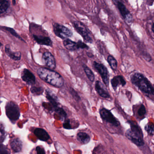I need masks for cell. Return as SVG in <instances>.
Returning <instances> with one entry per match:
<instances>
[{
  "label": "cell",
  "instance_id": "8d00e7d4",
  "mask_svg": "<svg viewBox=\"0 0 154 154\" xmlns=\"http://www.w3.org/2000/svg\"><path fill=\"white\" fill-rule=\"evenodd\" d=\"M12 2H13V4H14V5H15V4H16V1H12Z\"/></svg>",
  "mask_w": 154,
  "mask_h": 154
},
{
  "label": "cell",
  "instance_id": "484cf974",
  "mask_svg": "<svg viewBox=\"0 0 154 154\" xmlns=\"http://www.w3.org/2000/svg\"><path fill=\"white\" fill-rule=\"evenodd\" d=\"M55 112H56L58 115L60 116V117L62 118V119H66L67 117V114H66V112L61 107H59L57 108V109L55 110Z\"/></svg>",
  "mask_w": 154,
  "mask_h": 154
},
{
  "label": "cell",
  "instance_id": "d4e9b609",
  "mask_svg": "<svg viewBox=\"0 0 154 154\" xmlns=\"http://www.w3.org/2000/svg\"><path fill=\"white\" fill-rule=\"evenodd\" d=\"M44 88L41 86H32L30 88V91L33 94L36 95H40L44 92Z\"/></svg>",
  "mask_w": 154,
  "mask_h": 154
},
{
  "label": "cell",
  "instance_id": "4fadbf2b",
  "mask_svg": "<svg viewBox=\"0 0 154 154\" xmlns=\"http://www.w3.org/2000/svg\"><path fill=\"white\" fill-rule=\"evenodd\" d=\"M34 40L38 44L42 45L53 47V41L50 37L45 36L39 35H33Z\"/></svg>",
  "mask_w": 154,
  "mask_h": 154
},
{
  "label": "cell",
  "instance_id": "3957f363",
  "mask_svg": "<svg viewBox=\"0 0 154 154\" xmlns=\"http://www.w3.org/2000/svg\"><path fill=\"white\" fill-rule=\"evenodd\" d=\"M129 122L130 124L131 129L126 131V137L137 146H143L144 144L143 133L140 128L132 122Z\"/></svg>",
  "mask_w": 154,
  "mask_h": 154
},
{
  "label": "cell",
  "instance_id": "4dcf8cb0",
  "mask_svg": "<svg viewBox=\"0 0 154 154\" xmlns=\"http://www.w3.org/2000/svg\"><path fill=\"white\" fill-rule=\"evenodd\" d=\"M0 154H10L7 147L2 144L0 146Z\"/></svg>",
  "mask_w": 154,
  "mask_h": 154
},
{
  "label": "cell",
  "instance_id": "7a4b0ae2",
  "mask_svg": "<svg viewBox=\"0 0 154 154\" xmlns=\"http://www.w3.org/2000/svg\"><path fill=\"white\" fill-rule=\"evenodd\" d=\"M131 82L148 96H154V88L142 74L135 73L131 76Z\"/></svg>",
  "mask_w": 154,
  "mask_h": 154
},
{
  "label": "cell",
  "instance_id": "8992f818",
  "mask_svg": "<svg viewBox=\"0 0 154 154\" xmlns=\"http://www.w3.org/2000/svg\"><path fill=\"white\" fill-rule=\"evenodd\" d=\"M53 27L55 35L61 39L64 40L72 36L73 33L72 30L63 25L54 23L53 24Z\"/></svg>",
  "mask_w": 154,
  "mask_h": 154
},
{
  "label": "cell",
  "instance_id": "7402d4cb",
  "mask_svg": "<svg viewBox=\"0 0 154 154\" xmlns=\"http://www.w3.org/2000/svg\"><path fill=\"white\" fill-rule=\"evenodd\" d=\"M10 7V3L7 0H0V14L5 13Z\"/></svg>",
  "mask_w": 154,
  "mask_h": 154
},
{
  "label": "cell",
  "instance_id": "ffe728a7",
  "mask_svg": "<svg viewBox=\"0 0 154 154\" xmlns=\"http://www.w3.org/2000/svg\"><path fill=\"white\" fill-rule=\"evenodd\" d=\"M77 138L78 141L83 144L89 143L90 141V136L85 132H80L77 134Z\"/></svg>",
  "mask_w": 154,
  "mask_h": 154
},
{
  "label": "cell",
  "instance_id": "52a82bcc",
  "mask_svg": "<svg viewBox=\"0 0 154 154\" xmlns=\"http://www.w3.org/2000/svg\"><path fill=\"white\" fill-rule=\"evenodd\" d=\"M93 66L95 70L100 74L104 84L106 86H108L109 82V76L108 69L106 68V66L102 64L98 63L96 61L94 62Z\"/></svg>",
  "mask_w": 154,
  "mask_h": 154
},
{
  "label": "cell",
  "instance_id": "e0dca14e",
  "mask_svg": "<svg viewBox=\"0 0 154 154\" xmlns=\"http://www.w3.org/2000/svg\"><path fill=\"white\" fill-rule=\"evenodd\" d=\"M111 83L113 89L114 90H116L117 87L119 85H121L122 86H124L126 85V82L123 76L122 75H117L114 76L111 80Z\"/></svg>",
  "mask_w": 154,
  "mask_h": 154
},
{
  "label": "cell",
  "instance_id": "5b68a950",
  "mask_svg": "<svg viewBox=\"0 0 154 154\" xmlns=\"http://www.w3.org/2000/svg\"><path fill=\"white\" fill-rule=\"evenodd\" d=\"M7 116L12 122H15L19 119L20 111L18 105L13 101H10L6 106Z\"/></svg>",
  "mask_w": 154,
  "mask_h": 154
},
{
  "label": "cell",
  "instance_id": "44dd1931",
  "mask_svg": "<svg viewBox=\"0 0 154 154\" xmlns=\"http://www.w3.org/2000/svg\"><path fill=\"white\" fill-rule=\"evenodd\" d=\"M82 67L83 68L85 73L89 80L92 82H94V79H95V76H94V74L92 70L85 64L83 65Z\"/></svg>",
  "mask_w": 154,
  "mask_h": 154
},
{
  "label": "cell",
  "instance_id": "9c48e42d",
  "mask_svg": "<svg viewBox=\"0 0 154 154\" xmlns=\"http://www.w3.org/2000/svg\"><path fill=\"white\" fill-rule=\"evenodd\" d=\"M42 61L49 69L54 70L56 68V62L54 57L50 52L46 51L43 54Z\"/></svg>",
  "mask_w": 154,
  "mask_h": 154
},
{
  "label": "cell",
  "instance_id": "83f0119b",
  "mask_svg": "<svg viewBox=\"0 0 154 154\" xmlns=\"http://www.w3.org/2000/svg\"><path fill=\"white\" fill-rule=\"evenodd\" d=\"M5 129L3 124L1 123V142L2 143L5 139L6 134H5Z\"/></svg>",
  "mask_w": 154,
  "mask_h": 154
},
{
  "label": "cell",
  "instance_id": "1f68e13d",
  "mask_svg": "<svg viewBox=\"0 0 154 154\" xmlns=\"http://www.w3.org/2000/svg\"><path fill=\"white\" fill-rule=\"evenodd\" d=\"M146 108H145L144 105L142 104V105H140V107L138 111V114L140 116H143L146 114Z\"/></svg>",
  "mask_w": 154,
  "mask_h": 154
},
{
  "label": "cell",
  "instance_id": "d6a6232c",
  "mask_svg": "<svg viewBox=\"0 0 154 154\" xmlns=\"http://www.w3.org/2000/svg\"><path fill=\"white\" fill-rule=\"evenodd\" d=\"M63 127L65 129H72V126L70 124V121L69 119L66 120L63 124Z\"/></svg>",
  "mask_w": 154,
  "mask_h": 154
},
{
  "label": "cell",
  "instance_id": "cb8c5ba5",
  "mask_svg": "<svg viewBox=\"0 0 154 154\" xmlns=\"http://www.w3.org/2000/svg\"><path fill=\"white\" fill-rule=\"evenodd\" d=\"M3 29H4L5 30H7L8 32H9L11 35L17 38L18 39H20L21 41H24V42H25V40L18 35V34L17 33V32H16V30L15 29H13V28H11L10 27H2Z\"/></svg>",
  "mask_w": 154,
  "mask_h": 154
},
{
  "label": "cell",
  "instance_id": "4316f807",
  "mask_svg": "<svg viewBox=\"0 0 154 154\" xmlns=\"http://www.w3.org/2000/svg\"><path fill=\"white\" fill-rule=\"evenodd\" d=\"M69 91H70V94L72 96L73 98L77 101H79L81 100V97L79 96L78 94L77 93V92L73 89V88H70V90H69Z\"/></svg>",
  "mask_w": 154,
  "mask_h": 154
},
{
  "label": "cell",
  "instance_id": "f546056e",
  "mask_svg": "<svg viewBox=\"0 0 154 154\" xmlns=\"http://www.w3.org/2000/svg\"><path fill=\"white\" fill-rule=\"evenodd\" d=\"M154 125L153 124H148L145 127L146 130L150 135H153L154 132Z\"/></svg>",
  "mask_w": 154,
  "mask_h": 154
},
{
  "label": "cell",
  "instance_id": "5bb4252c",
  "mask_svg": "<svg viewBox=\"0 0 154 154\" xmlns=\"http://www.w3.org/2000/svg\"><path fill=\"white\" fill-rule=\"evenodd\" d=\"M95 89L101 97L103 98H109L110 97L107 89L100 81H97L95 82Z\"/></svg>",
  "mask_w": 154,
  "mask_h": 154
},
{
  "label": "cell",
  "instance_id": "f1b7e54d",
  "mask_svg": "<svg viewBox=\"0 0 154 154\" xmlns=\"http://www.w3.org/2000/svg\"><path fill=\"white\" fill-rule=\"evenodd\" d=\"M78 49H89V47L87 45L84 43L81 40H79L77 42Z\"/></svg>",
  "mask_w": 154,
  "mask_h": 154
},
{
  "label": "cell",
  "instance_id": "603a6c76",
  "mask_svg": "<svg viewBox=\"0 0 154 154\" xmlns=\"http://www.w3.org/2000/svg\"><path fill=\"white\" fill-rule=\"evenodd\" d=\"M107 61L111 68L114 71H116L118 67V63L115 58L112 56L109 55L107 58Z\"/></svg>",
  "mask_w": 154,
  "mask_h": 154
},
{
  "label": "cell",
  "instance_id": "2e32d148",
  "mask_svg": "<svg viewBox=\"0 0 154 154\" xmlns=\"http://www.w3.org/2000/svg\"><path fill=\"white\" fill-rule=\"evenodd\" d=\"M34 134L38 138L42 141H46L50 138V136L45 130L41 128H37L35 129Z\"/></svg>",
  "mask_w": 154,
  "mask_h": 154
},
{
  "label": "cell",
  "instance_id": "9a60e30c",
  "mask_svg": "<svg viewBox=\"0 0 154 154\" xmlns=\"http://www.w3.org/2000/svg\"><path fill=\"white\" fill-rule=\"evenodd\" d=\"M5 53L7 55L14 61H19L21 59V54L20 52H12L9 45H7L5 47Z\"/></svg>",
  "mask_w": 154,
  "mask_h": 154
},
{
  "label": "cell",
  "instance_id": "8fae6325",
  "mask_svg": "<svg viewBox=\"0 0 154 154\" xmlns=\"http://www.w3.org/2000/svg\"><path fill=\"white\" fill-rule=\"evenodd\" d=\"M118 9L121 14L122 17L128 23H131L132 20V17L128 10L126 6L120 2H119L117 3Z\"/></svg>",
  "mask_w": 154,
  "mask_h": 154
},
{
  "label": "cell",
  "instance_id": "e575fe53",
  "mask_svg": "<svg viewBox=\"0 0 154 154\" xmlns=\"http://www.w3.org/2000/svg\"><path fill=\"white\" fill-rule=\"evenodd\" d=\"M87 54L89 57H93V55H92V54H91V53H87Z\"/></svg>",
  "mask_w": 154,
  "mask_h": 154
},
{
  "label": "cell",
  "instance_id": "30bf717a",
  "mask_svg": "<svg viewBox=\"0 0 154 154\" xmlns=\"http://www.w3.org/2000/svg\"><path fill=\"white\" fill-rule=\"evenodd\" d=\"M22 80L29 85H33L36 82V77L35 75L29 70L25 68L21 74Z\"/></svg>",
  "mask_w": 154,
  "mask_h": 154
},
{
  "label": "cell",
  "instance_id": "ba28073f",
  "mask_svg": "<svg viewBox=\"0 0 154 154\" xmlns=\"http://www.w3.org/2000/svg\"><path fill=\"white\" fill-rule=\"evenodd\" d=\"M100 114L103 119L114 126L118 127L120 125L119 121L114 117L112 112L107 109H101L100 111Z\"/></svg>",
  "mask_w": 154,
  "mask_h": 154
},
{
  "label": "cell",
  "instance_id": "d6986e66",
  "mask_svg": "<svg viewBox=\"0 0 154 154\" xmlns=\"http://www.w3.org/2000/svg\"><path fill=\"white\" fill-rule=\"evenodd\" d=\"M11 149L15 152H19L22 149V142L19 138H16L11 143Z\"/></svg>",
  "mask_w": 154,
  "mask_h": 154
},
{
  "label": "cell",
  "instance_id": "836d02e7",
  "mask_svg": "<svg viewBox=\"0 0 154 154\" xmlns=\"http://www.w3.org/2000/svg\"><path fill=\"white\" fill-rule=\"evenodd\" d=\"M36 150L37 154H46L45 151L44 149L39 146H38L36 148Z\"/></svg>",
  "mask_w": 154,
  "mask_h": 154
},
{
  "label": "cell",
  "instance_id": "277c9868",
  "mask_svg": "<svg viewBox=\"0 0 154 154\" xmlns=\"http://www.w3.org/2000/svg\"><path fill=\"white\" fill-rule=\"evenodd\" d=\"M73 25L76 32L82 36L85 42L91 44L93 43L91 33L84 24L81 21H75L73 22Z\"/></svg>",
  "mask_w": 154,
  "mask_h": 154
},
{
  "label": "cell",
  "instance_id": "7c38bea8",
  "mask_svg": "<svg viewBox=\"0 0 154 154\" xmlns=\"http://www.w3.org/2000/svg\"><path fill=\"white\" fill-rule=\"evenodd\" d=\"M46 96L47 99L48 100L51 105H52L54 110L59 108V102L57 96L49 89L46 90Z\"/></svg>",
  "mask_w": 154,
  "mask_h": 154
},
{
  "label": "cell",
  "instance_id": "6da1fadb",
  "mask_svg": "<svg viewBox=\"0 0 154 154\" xmlns=\"http://www.w3.org/2000/svg\"><path fill=\"white\" fill-rule=\"evenodd\" d=\"M37 73L40 79L54 87L61 88L64 85L63 76L54 70L41 67L38 69Z\"/></svg>",
  "mask_w": 154,
  "mask_h": 154
},
{
  "label": "cell",
  "instance_id": "d590c367",
  "mask_svg": "<svg viewBox=\"0 0 154 154\" xmlns=\"http://www.w3.org/2000/svg\"><path fill=\"white\" fill-rule=\"evenodd\" d=\"M151 29H152V31H153V32L154 34V23H153V25H152Z\"/></svg>",
  "mask_w": 154,
  "mask_h": 154
},
{
  "label": "cell",
  "instance_id": "ac0fdd59",
  "mask_svg": "<svg viewBox=\"0 0 154 154\" xmlns=\"http://www.w3.org/2000/svg\"><path fill=\"white\" fill-rule=\"evenodd\" d=\"M63 45L67 50L70 51H75L78 50L77 42L72 41L69 38H66L63 40Z\"/></svg>",
  "mask_w": 154,
  "mask_h": 154
}]
</instances>
